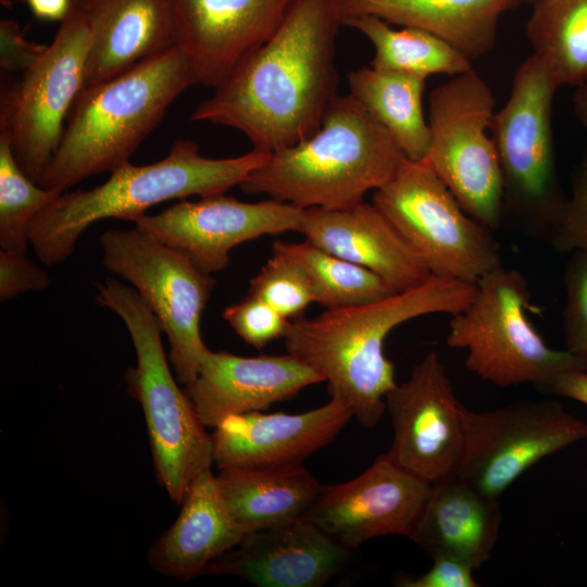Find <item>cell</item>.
Masks as SVG:
<instances>
[{
	"label": "cell",
	"mask_w": 587,
	"mask_h": 587,
	"mask_svg": "<svg viewBox=\"0 0 587 587\" xmlns=\"http://www.w3.org/2000/svg\"><path fill=\"white\" fill-rule=\"evenodd\" d=\"M342 25L340 0H294L274 35L234 66L190 121L237 129L271 154L309 138L337 97Z\"/></svg>",
	"instance_id": "cell-1"
},
{
	"label": "cell",
	"mask_w": 587,
	"mask_h": 587,
	"mask_svg": "<svg viewBox=\"0 0 587 587\" xmlns=\"http://www.w3.org/2000/svg\"><path fill=\"white\" fill-rule=\"evenodd\" d=\"M475 290L476 284L432 275L382 300L291 320L285 347L327 382L330 397L350 403L362 426L373 428L386 412V395L397 385L394 364L384 352L388 334L422 315L457 314Z\"/></svg>",
	"instance_id": "cell-2"
},
{
	"label": "cell",
	"mask_w": 587,
	"mask_h": 587,
	"mask_svg": "<svg viewBox=\"0 0 587 587\" xmlns=\"http://www.w3.org/2000/svg\"><path fill=\"white\" fill-rule=\"evenodd\" d=\"M196 84L188 59L174 46L84 87L38 185L62 193L89 176L128 163L168 107Z\"/></svg>",
	"instance_id": "cell-3"
},
{
	"label": "cell",
	"mask_w": 587,
	"mask_h": 587,
	"mask_svg": "<svg viewBox=\"0 0 587 587\" xmlns=\"http://www.w3.org/2000/svg\"><path fill=\"white\" fill-rule=\"evenodd\" d=\"M271 153L253 149L245 154L210 159L193 141L177 139L162 160L111 172L91 189L62 192L29 225V242L46 265L65 261L79 236L95 222L117 218L133 222L154 204L189 196L225 193L240 185Z\"/></svg>",
	"instance_id": "cell-4"
},
{
	"label": "cell",
	"mask_w": 587,
	"mask_h": 587,
	"mask_svg": "<svg viewBox=\"0 0 587 587\" xmlns=\"http://www.w3.org/2000/svg\"><path fill=\"white\" fill-rule=\"evenodd\" d=\"M404 159L366 109L337 96L312 136L272 153L239 187L302 209L347 208L388 183Z\"/></svg>",
	"instance_id": "cell-5"
},
{
	"label": "cell",
	"mask_w": 587,
	"mask_h": 587,
	"mask_svg": "<svg viewBox=\"0 0 587 587\" xmlns=\"http://www.w3.org/2000/svg\"><path fill=\"white\" fill-rule=\"evenodd\" d=\"M96 288L97 302L117 314L130 335L137 364L127 371V384L143 411L158 478L182 504L198 475L211 469V435L170 371L163 330L151 308L113 277L97 282Z\"/></svg>",
	"instance_id": "cell-6"
},
{
	"label": "cell",
	"mask_w": 587,
	"mask_h": 587,
	"mask_svg": "<svg viewBox=\"0 0 587 587\" xmlns=\"http://www.w3.org/2000/svg\"><path fill=\"white\" fill-rule=\"evenodd\" d=\"M533 309L524 275L500 265L476 283L471 302L452 315L447 345L465 350L466 367L499 387L533 384L545 390L563 372L587 370L544 340L528 316Z\"/></svg>",
	"instance_id": "cell-7"
},
{
	"label": "cell",
	"mask_w": 587,
	"mask_h": 587,
	"mask_svg": "<svg viewBox=\"0 0 587 587\" xmlns=\"http://www.w3.org/2000/svg\"><path fill=\"white\" fill-rule=\"evenodd\" d=\"M373 204L432 275L476 284L502 265L492 230L469 215L426 159H404Z\"/></svg>",
	"instance_id": "cell-8"
},
{
	"label": "cell",
	"mask_w": 587,
	"mask_h": 587,
	"mask_svg": "<svg viewBox=\"0 0 587 587\" xmlns=\"http://www.w3.org/2000/svg\"><path fill=\"white\" fill-rule=\"evenodd\" d=\"M495 98L473 68L450 77L428 98L426 155L465 212L491 230L503 217L504 180L491 137Z\"/></svg>",
	"instance_id": "cell-9"
},
{
	"label": "cell",
	"mask_w": 587,
	"mask_h": 587,
	"mask_svg": "<svg viewBox=\"0 0 587 587\" xmlns=\"http://www.w3.org/2000/svg\"><path fill=\"white\" fill-rule=\"evenodd\" d=\"M89 24L79 0L52 41L2 89L0 135L8 137L22 171L38 182L63 135L67 115L85 87Z\"/></svg>",
	"instance_id": "cell-10"
},
{
	"label": "cell",
	"mask_w": 587,
	"mask_h": 587,
	"mask_svg": "<svg viewBox=\"0 0 587 587\" xmlns=\"http://www.w3.org/2000/svg\"><path fill=\"white\" fill-rule=\"evenodd\" d=\"M100 246L105 270L130 284L155 314L170 342L177 379L187 387L209 351L200 320L214 287L213 277L185 251L137 227L105 230Z\"/></svg>",
	"instance_id": "cell-11"
},
{
	"label": "cell",
	"mask_w": 587,
	"mask_h": 587,
	"mask_svg": "<svg viewBox=\"0 0 587 587\" xmlns=\"http://www.w3.org/2000/svg\"><path fill=\"white\" fill-rule=\"evenodd\" d=\"M559 88L549 68L532 53L516 68L509 97L490 126L505 201L548 240L565 199L559 191L551 127Z\"/></svg>",
	"instance_id": "cell-12"
},
{
	"label": "cell",
	"mask_w": 587,
	"mask_h": 587,
	"mask_svg": "<svg viewBox=\"0 0 587 587\" xmlns=\"http://www.w3.org/2000/svg\"><path fill=\"white\" fill-rule=\"evenodd\" d=\"M464 449L455 476L499 498L546 457L587 437V423L554 400H520L464 411Z\"/></svg>",
	"instance_id": "cell-13"
},
{
	"label": "cell",
	"mask_w": 587,
	"mask_h": 587,
	"mask_svg": "<svg viewBox=\"0 0 587 587\" xmlns=\"http://www.w3.org/2000/svg\"><path fill=\"white\" fill-rule=\"evenodd\" d=\"M385 404L394 429L390 458L430 484L454 476L464 449L465 407L439 354L429 351Z\"/></svg>",
	"instance_id": "cell-14"
},
{
	"label": "cell",
	"mask_w": 587,
	"mask_h": 587,
	"mask_svg": "<svg viewBox=\"0 0 587 587\" xmlns=\"http://www.w3.org/2000/svg\"><path fill=\"white\" fill-rule=\"evenodd\" d=\"M302 208L267 199L243 202L224 193L182 200L133 223L142 232L185 251L202 271L212 274L229 263V251L263 235L299 232Z\"/></svg>",
	"instance_id": "cell-15"
},
{
	"label": "cell",
	"mask_w": 587,
	"mask_h": 587,
	"mask_svg": "<svg viewBox=\"0 0 587 587\" xmlns=\"http://www.w3.org/2000/svg\"><path fill=\"white\" fill-rule=\"evenodd\" d=\"M429 489L385 453L355 478L322 485L305 517L349 549L378 536L409 537Z\"/></svg>",
	"instance_id": "cell-16"
},
{
	"label": "cell",
	"mask_w": 587,
	"mask_h": 587,
	"mask_svg": "<svg viewBox=\"0 0 587 587\" xmlns=\"http://www.w3.org/2000/svg\"><path fill=\"white\" fill-rule=\"evenodd\" d=\"M294 0H173L176 46L198 84L215 87L277 30Z\"/></svg>",
	"instance_id": "cell-17"
},
{
	"label": "cell",
	"mask_w": 587,
	"mask_h": 587,
	"mask_svg": "<svg viewBox=\"0 0 587 587\" xmlns=\"http://www.w3.org/2000/svg\"><path fill=\"white\" fill-rule=\"evenodd\" d=\"M354 417L339 397L310 411L230 414L211 435L213 463L220 469L302 464L333 441Z\"/></svg>",
	"instance_id": "cell-18"
},
{
	"label": "cell",
	"mask_w": 587,
	"mask_h": 587,
	"mask_svg": "<svg viewBox=\"0 0 587 587\" xmlns=\"http://www.w3.org/2000/svg\"><path fill=\"white\" fill-rule=\"evenodd\" d=\"M350 550L303 517L248 534L203 574H230L260 587H321L345 567Z\"/></svg>",
	"instance_id": "cell-19"
},
{
	"label": "cell",
	"mask_w": 587,
	"mask_h": 587,
	"mask_svg": "<svg viewBox=\"0 0 587 587\" xmlns=\"http://www.w3.org/2000/svg\"><path fill=\"white\" fill-rule=\"evenodd\" d=\"M323 382L313 369L288 352L240 357L209 350L185 391L201 423L215 427L227 415L263 411Z\"/></svg>",
	"instance_id": "cell-20"
},
{
	"label": "cell",
	"mask_w": 587,
	"mask_h": 587,
	"mask_svg": "<svg viewBox=\"0 0 587 587\" xmlns=\"http://www.w3.org/2000/svg\"><path fill=\"white\" fill-rule=\"evenodd\" d=\"M299 233L315 246L384 278L397 292L425 283L430 272L372 203L303 210Z\"/></svg>",
	"instance_id": "cell-21"
},
{
	"label": "cell",
	"mask_w": 587,
	"mask_h": 587,
	"mask_svg": "<svg viewBox=\"0 0 587 587\" xmlns=\"http://www.w3.org/2000/svg\"><path fill=\"white\" fill-rule=\"evenodd\" d=\"M89 24L85 87L176 46L173 0H79Z\"/></svg>",
	"instance_id": "cell-22"
},
{
	"label": "cell",
	"mask_w": 587,
	"mask_h": 587,
	"mask_svg": "<svg viewBox=\"0 0 587 587\" xmlns=\"http://www.w3.org/2000/svg\"><path fill=\"white\" fill-rule=\"evenodd\" d=\"M498 498L458 476L430 484L409 538L430 558H457L478 569L490 558L500 532Z\"/></svg>",
	"instance_id": "cell-23"
},
{
	"label": "cell",
	"mask_w": 587,
	"mask_h": 587,
	"mask_svg": "<svg viewBox=\"0 0 587 587\" xmlns=\"http://www.w3.org/2000/svg\"><path fill=\"white\" fill-rule=\"evenodd\" d=\"M175 523L152 546L148 559L161 574L187 580L248 535L225 508L211 469L200 473Z\"/></svg>",
	"instance_id": "cell-24"
},
{
	"label": "cell",
	"mask_w": 587,
	"mask_h": 587,
	"mask_svg": "<svg viewBox=\"0 0 587 587\" xmlns=\"http://www.w3.org/2000/svg\"><path fill=\"white\" fill-rule=\"evenodd\" d=\"M523 0H340L344 18L372 15L391 25L428 32L469 59L484 57L497 41L500 18Z\"/></svg>",
	"instance_id": "cell-25"
},
{
	"label": "cell",
	"mask_w": 587,
	"mask_h": 587,
	"mask_svg": "<svg viewBox=\"0 0 587 587\" xmlns=\"http://www.w3.org/2000/svg\"><path fill=\"white\" fill-rule=\"evenodd\" d=\"M216 482L225 508L247 534L305 517L322 487L302 464L224 469Z\"/></svg>",
	"instance_id": "cell-26"
},
{
	"label": "cell",
	"mask_w": 587,
	"mask_h": 587,
	"mask_svg": "<svg viewBox=\"0 0 587 587\" xmlns=\"http://www.w3.org/2000/svg\"><path fill=\"white\" fill-rule=\"evenodd\" d=\"M426 79L370 66L348 74L349 95L389 133L404 157L427 155L430 134L423 110Z\"/></svg>",
	"instance_id": "cell-27"
},
{
	"label": "cell",
	"mask_w": 587,
	"mask_h": 587,
	"mask_svg": "<svg viewBox=\"0 0 587 587\" xmlns=\"http://www.w3.org/2000/svg\"><path fill=\"white\" fill-rule=\"evenodd\" d=\"M344 25L357 29L373 45L371 66L427 79L432 75L450 77L472 70V60L441 38L413 27L394 28L372 16L344 18Z\"/></svg>",
	"instance_id": "cell-28"
},
{
	"label": "cell",
	"mask_w": 587,
	"mask_h": 587,
	"mask_svg": "<svg viewBox=\"0 0 587 587\" xmlns=\"http://www.w3.org/2000/svg\"><path fill=\"white\" fill-rule=\"evenodd\" d=\"M526 35L559 86L587 83V0H534Z\"/></svg>",
	"instance_id": "cell-29"
},
{
	"label": "cell",
	"mask_w": 587,
	"mask_h": 587,
	"mask_svg": "<svg viewBox=\"0 0 587 587\" xmlns=\"http://www.w3.org/2000/svg\"><path fill=\"white\" fill-rule=\"evenodd\" d=\"M272 250L286 254L303 270L314 302L327 309L365 304L397 292L376 273L327 252L307 239L303 242L276 240Z\"/></svg>",
	"instance_id": "cell-30"
},
{
	"label": "cell",
	"mask_w": 587,
	"mask_h": 587,
	"mask_svg": "<svg viewBox=\"0 0 587 587\" xmlns=\"http://www.w3.org/2000/svg\"><path fill=\"white\" fill-rule=\"evenodd\" d=\"M61 192L30 179L17 164L7 136L0 135V245L27 254L29 225Z\"/></svg>",
	"instance_id": "cell-31"
},
{
	"label": "cell",
	"mask_w": 587,
	"mask_h": 587,
	"mask_svg": "<svg viewBox=\"0 0 587 587\" xmlns=\"http://www.w3.org/2000/svg\"><path fill=\"white\" fill-rule=\"evenodd\" d=\"M248 295L264 300L290 321L302 316L314 302L303 270L292 259L274 250L259 273L251 278Z\"/></svg>",
	"instance_id": "cell-32"
},
{
	"label": "cell",
	"mask_w": 587,
	"mask_h": 587,
	"mask_svg": "<svg viewBox=\"0 0 587 587\" xmlns=\"http://www.w3.org/2000/svg\"><path fill=\"white\" fill-rule=\"evenodd\" d=\"M565 307L562 328L565 350L587 364V252H571L563 274Z\"/></svg>",
	"instance_id": "cell-33"
},
{
	"label": "cell",
	"mask_w": 587,
	"mask_h": 587,
	"mask_svg": "<svg viewBox=\"0 0 587 587\" xmlns=\"http://www.w3.org/2000/svg\"><path fill=\"white\" fill-rule=\"evenodd\" d=\"M223 319L247 345L255 349L284 338L290 322L271 304L251 295L228 305Z\"/></svg>",
	"instance_id": "cell-34"
},
{
	"label": "cell",
	"mask_w": 587,
	"mask_h": 587,
	"mask_svg": "<svg viewBox=\"0 0 587 587\" xmlns=\"http://www.w3.org/2000/svg\"><path fill=\"white\" fill-rule=\"evenodd\" d=\"M548 241L558 252H587V149L574 171L571 195L564 199Z\"/></svg>",
	"instance_id": "cell-35"
},
{
	"label": "cell",
	"mask_w": 587,
	"mask_h": 587,
	"mask_svg": "<svg viewBox=\"0 0 587 587\" xmlns=\"http://www.w3.org/2000/svg\"><path fill=\"white\" fill-rule=\"evenodd\" d=\"M50 285L48 273L25 253L0 250V299L8 301L30 290H43Z\"/></svg>",
	"instance_id": "cell-36"
},
{
	"label": "cell",
	"mask_w": 587,
	"mask_h": 587,
	"mask_svg": "<svg viewBox=\"0 0 587 587\" xmlns=\"http://www.w3.org/2000/svg\"><path fill=\"white\" fill-rule=\"evenodd\" d=\"M428 571L416 577L400 576L396 585L401 587H477L473 567L449 555H435Z\"/></svg>",
	"instance_id": "cell-37"
},
{
	"label": "cell",
	"mask_w": 587,
	"mask_h": 587,
	"mask_svg": "<svg viewBox=\"0 0 587 587\" xmlns=\"http://www.w3.org/2000/svg\"><path fill=\"white\" fill-rule=\"evenodd\" d=\"M1 68L25 70L43 50L45 46L27 41L14 21H1Z\"/></svg>",
	"instance_id": "cell-38"
},
{
	"label": "cell",
	"mask_w": 587,
	"mask_h": 587,
	"mask_svg": "<svg viewBox=\"0 0 587 587\" xmlns=\"http://www.w3.org/2000/svg\"><path fill=\"white\" fill-rule=\"evenodd\" d=\"M545 391L587 405V370H570L559 374Z\"/></svg>",
	"instance_id": "cell-39"
},
{
	"label": "cell",
	"mask_w": 587,
	"mask_h": 587,
	"mask_svg": "<svg viewBox=\"0 0 587 587\" xmlns=\"http://www.w3.org/2000/svg\"><path fill=\"white\" fill-rule=\"evenodd\" d=\"M32 13L40 20L62 22L67 15L72 0H26Z\"/></svg>",
	"instance_id": "cell-40"
},
{
	"label": "cell",
	"mask_w": 587,
	"mask_h": 587,
	"mask_svg": "<svg viewBox=\"0 0 587 587\" xmlns=\"http://www.w3.org/2000/svg\"><path fill=\"white\" fill-rule=\"evenodd\" d=\"M573 109L577 120L587 130V83L577 86L573 96Z\"/></svg>",
	"instance_id": "cell-41"
},
{
	"label": "cell",
	"mask_w": 587,
	"mask_h": 587,
	"mask_svg": "<svg viewBox=\"0 0 587 587\" xmlns=\"http://www.w3.org/2000/svg\"><path fill=\"white\" fill-rule=\"evenodd\" d=\"M523 1H524V2H530V3H532L534 0H523Z\"/></svg>",
	"instance_id": "cell-42"
}]
</instances>
